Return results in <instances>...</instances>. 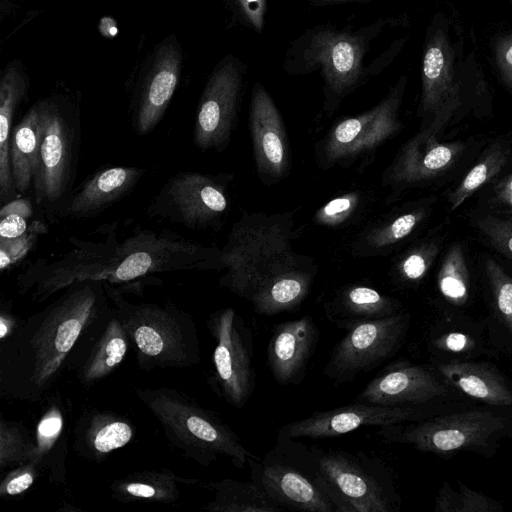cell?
<instances>
[{"label":"cell","instance_id":"6da1fadb","mask_svg":"<svg viewBox=\"0 0 512 512\" xmlns=\"http://www.w3.org/2000/svg\"><path fill=\"white\" fill-rule=\"evenodd\" d=\"M68 248L38 258L16 279L20 295L42 303L67 287L100 281L121 293H142L157 273L221 271L220 249L166 229L115 221L100 225L90 239L70 237Z\"/></svg>","mask_w":512,"mask_h":512},{"label":"cell","instance_id":"7a4b0ae2","mask_svg":"<svg viewBox=\"0 0 512 512\" xmlns=\"http://www.w3.org/2000/svg\"><path fill=\"white\" fill-rule=\"evenodd\" d=\"M294 215L243 211L220 249V286L249 301L257 314L295 309L316 279L314 258L295 250L302 227Z\"/></svg>","mask_w":512,"mask_h":512},{"label":"cell","instance_id":"3957f363","mask_svg":"<svg viewBox=\"0 0 512 512\" xmlns=\"http://www.w3.org/2000/svg\"><path fill=\"white\" fill-rule=\"evenodd\" d=\"M56 295L1 341V397L29 403L45 398L83 332L110 306L100 281L79 282Z\"/></svg>","mask_w":512,"mask_h":512},{"label":"cell","instance_id":"277c9868","mask_svg":"<svg viewBox=\"0 0 512 512\" xmlns=\"http://www.w3.org/2000/svg\"><path fill=\"white\" fill-rule=\"evenodd\" d=\"M398 18L383 17L353 29L333 24H317L304 30L287 47L282 68L291 76L318 72L323 81L324 111L331 116L341 102L370 79L380 74L394 59L403 41L394 42L370 62L372 43Z\"/></svg>","mask_w":512,"mask_h":512},{"label":"cell","instance_id":"5b68a950","mask_svg":"<svg viewBox=\"0 0 512 512\" xmlns=\"http://www.w3.org/2000/svg\"><path fill=\"white\" fill-rule=\"evenodd\" d=\"M135 394L157 420L168 443L183 457L205 467L224 457L243 469L254 456L217 413L185 392L160 386L137 388Z\"/></svg>","mask_w":512,"mask_h":512},{"label":"cell","instance_id":"8992f818","mask_svg":"<svg viewBox=\"0 0 512 512\" xmlns=\"http://www.w3.org/2000/svg\"><path fill=\"white\" fill-rule=\"evenodd\" d=\"M135 349L139 369L189 368L201 361L194 318L170 301L134 303L103 282Z\"/></svg>","mask_w":512,"mask_h":512},{"label":"cell","instance_id":"52a82bcc","mask_svg":"<svg viewBox=\"0 0 512 512\" xmlns=\"http://www.w3.org/2000/svg\"><path fill=\"white\" fill-rule=\"evenodd\" d=\"M406 85L407 77L402 75L378 104L333 124L316 144L318 165L362 169L371 164L378 149L403 127L399 112Z\"/></svg>","mask_w":512,"mask_h":512},{"label":"cell","instance_id":"ba28073f","mask_svg":"<svg viewBox=\"0 0 512 512\" xmlns=\"http://www.w3.org/2000/svg\"><path fill=\"white\" fill-rule=\"evenodd\" d=\"M508 419L486 410H468L446 416L382 426L386 442L409 444L418 450L447 454L459 450L482 452L509 430Z\"/></svg>","mask_w":512,"mask_h":512},{"label":"cell","instance_id":"9c48e42d","mask_svg":"<svg viewBox=\"0 0 512 512\" xmlns=\"http://www.w3.org/2000/svg\"><path fill=\"white\" fill-rule=\"evenodd\" d=\"M314 476L336 512H390L396 509L392 488L364 457L341 450H307Z\"/></svg>","mask_w":512,"mask_h":512},{"label":"cell","instance_id":"30bf717a","mask_svg":"<svg viewBox=\"0 0 512 512\" xmlns=\"http://www.w3.org/2000/svg\"><path fill=\"white\" fill-rule=\"evenodd\" d=\"M233 178L230 173L174 174L151 201L148 214L193 230L216 228L228 213Z\"/></svg>","mask_w":512,"mask_h":512},{"label":"cell","instance_id":"8fae6325","mask_svg":"<svg viewBox=\"0 0 512 512\" xmlns=\"http://www.w3.org/2000/svg\"><path fill=\"white\" fill-rule=\"evenodd\" d=\"M206 325L215 341L208 383L219 397L240 409L255 389L252 330L232 307L212 312Z\"/></svg>","mask_w":512,"mask_h":512},{"label":"cell","instance_id":"7c38bea8","mask_svg":"<svg viewBox=\"0 0 512 512\" xmlns=\"http://www.w3.org/2000/svg\"><path fill=\"white\" fill-rule=\"evenodd\" d=\"M248 69L234 55L225 56L213 69L199 99L193 140L202 151H223L238 122Z\"/></svg>","mask_w":512,"mask_h":512},{"label":"cell","instance_id":"4fadbf2b","mask_svg":"<svg viewBox=\"0 0 512 512\" xmlns=\"http://www.w3.org/2000/svg\"><path fill=\"white\" fill-rule=\"evenodd\" d=\"M408 325L409 315L404 312L353 325L332 350L324 375L346 383L373 370L396 353Z\"/></svg>","mask_w":512,"mask_h":512},{"label":"cell","instance_id":"5bb4252c","mask_svg":"<svg viewBox=\"0 0 512 512\" xmlns=\"http://www.w3.org/2000/svg\"><path fill=\"white\" fill-rule=\"evenodd\" d=\"M41 125L39 173L33 186L37 205L56 206L73 182L78 129L58 103H37Z\"/></svg>","mask_w":512,"mask_h":512},{"label":"cell","instance_id":"9a60e30c","mask_svg":"<svg viewBox=\"0 0 512 512\" xmlns=\"http://www.w3.org/2000/svg\"><path fill=\"white\" fill-rule=\"evenodd\" d=\"M452 117L439 115L404 143L381 177L393 194L432 179L450 168L464 149L462 143L437 139Z\"/></svg>","mask_w":512,"mask_h":512},{"label":"cell","instance_id":"2e32d148","mask_svg":"<svg viewBox=\"0 0 512 512\" xmlns=\"http://www.w3.org/2000/svg\"><path fill=\"white\" fill-rule=\"evenodd\" d=\"M424 405H381L355 402L311 415L283 425L278 439L336 437L365 426H388L424 419Z\"/></svg>","mask_w":512,"mask_h":512},{"label":"cell","instance_id":"e0dca14e","mask_svg":"<svg viewBox=\"0 0 512 512\" xmlns=\"http://www.w3.org/2000/svg\"><path fill=\"white\" fill-rule=\"evenodd\" d=\"M307 466L289 464L277 449L263 459H248L252 481L285 510L336 512V508L318 484L306 455Z\"/></svg>","mask_w":512,"mask_h":512},{"label":"cell","instance_id":"ac0fdd59","mask_svg":"<svg viewBox=\"0 0 512 512\" xmlns=\"http://www.w3.org/2000/svg\"><path fill=\"white\" fill-rule=\"evenodd\" d=\"M130 337L114 306L81 335L69 357L67 369L89 388L114 372L131 345Z\"/></svg>","mask_w":512,"mask_h":512},{"label":"cell","instance_id":"d6986e66","mask_svg":"<svg viewBox=\"0 0 512 512\" xmlns=\"http://www.w3.org/2000/svg\"><path fill=\"white\" fill-rule=\"evenodd\" d=\"M249 128L258 177L264 184L286 178L290 146L282 115L261 82H255L249 103Z\"/></svg>","mask_w":512,"mask_h":512},{"label":"cell","instance_id":"ffe728a7","mask_svg":"<svg viewBox=\"0 0 512 512\" xmlns=\"http://www.w3.org/2000/svg\"><path fill=\"white\" fill-rule=\"evenodd\" d=\"M460 104L454 50L444 27L434 20L425 38L418 115L433 118L442 113L454 114Z\"/></svg>","mask_w":512,"mask_h":512},{"label":"cell","instance_id":"44dd1931","mask_svg":"<svg viewBox=\"0 0 512 512\" xmlns=\"http://www.w3.org/2000/svg\"><path fill=\"white\" fill-rule=\"evenodd\" d=\"M181 62L175 40L165 41L156 51L152 66L133 99L131 121L136 134L151 133L161 121L176 90Z\"/></svg>","mask_w":512,"mask_h":512},{"label":"cell","instance_id":"7402d4cb","mask_svg":"<svg viewBox=\"0 0 512 512\" xmlns=\"http://www.w3.org/2000/svg\"><path fill=\"white\" fill-rule=\"evenodd\" d=\"M446 393L447 388L428 368L395 363L376 375L355 400L381 405H424Z\"/></svg>","mask_w":512,"mask_h":512},{"label":"cell","instance_id":"603a6c76","mask_svg":"<svg viewBox=\"0 0 512 512\" xmlns=\"http://www.w3.org/2000/svg\"><path fill=\"white\" fill-rule=\"evenodd\" d=\"M319 330L309 315L273 326L267 365L281 385H298L316 349Z\"/></svg>","mask_w":512,"mask_h":512},{"label":"cell","instance_id":"cb8c5ba5","mask_svg":"<svg viewBox=\"0 0 512 512\" xmlns=\"http://www.w3.org/2000/svg\"><path fill=\"white\" fill-rule=\"evenodd\" d=\"M145 169L136 166L107 167L95 172L56 206L59 217L95 216L130 194Z\"/></svg>","mask_w":512,"mask_h":512},{"label":"cell","instance_id":"d4e9b609","mask_svg":"<svg viewBox=\"0 0 512 512\" xmlns=\"http://www.w3.org/2000/svg\"><path fill=\"white\" fill-rule=\"evenodd\" d=\"M135 427L125 415L111 410H83L73 430V447L79 457L100 463L112 452L129 444Z\"/></svg>","mask_w":512,"mask_h":512},{"label":"cell","instance_id":"484cf974","mask_svg":"<svg viewBox=\"0 0 512 512\" xmlns=\"http://www.w3.org/2000/svg\"><path fill=\"white\" fill-rule=\"evenodd\" d=\"M199 479L182 477L170 469H146L114 480L109 495L117 502L172 504L180 498V485H195Z\"/></svg>","mask_w":512,"mask_h":512},{"label":"cell","instance_id":"4316f807","mask_svg":"<svg viewBox=\"0 0 512 512\" xmlns=\"http://www.w3.org/2000/svg\"><path fill=\"white\" fill-rule=\"evenodd\" d=\"M36 446L31 457L53 484L66 479V458L68 438L66 431L65 407L59 397H53L37 424L35 432Z\"/></svg>","mask_w":512,"mask_h":512},{"label":"cell","instance_id":"83f0119b","mask_svg":"<svg viewBox=\"0 0 512 512\" xmlns=\"http://www.w3.org/2000/svg\"><path fill=\"white\" fill-rule=\"evenodd\" d=\"M402 305L396 299L364 285L342 288L326 306L330 321L348 330L353 325L392 316L401 312Z\"/></svg>","mask_w":512,"mask_h":512},{"label":"cell","instance_id":"f1b7e54d","mask_svg":"<svg viewBox=\"0 0 512 512\" xmlns=\"http://www.w3.org/2000/svg\"><path fill=\"white\" fill-rule=\"evenodd\" d=\"M27 90L22 68L12 64L7 67L0 81V201L7 203L18 196L9 157L13 119L19 103Z\"/></svg>","mask_w":512,"mask_h":512},{"label":"cell","instance_id":"f546056e","mask_svg":"<svg viewBox=\"0 0 512 512\" xmlns=\"http://www.w3.org/2000/svg\"><path fill=\"white\" fill-rule=\"evenodd\" d=\"M41 125L37 103L13 127L9 157L14 184L24 195L35 184L39 173Z\"/></svg>","mask_w":512,"mask_h":512},{"label":"cell","instance_id":"4dcf8cb0","mask_svg":"<svg viewBox=\"0 0 512 512\" xmlns=\"http://www.w3.org/2000/svg\"><path fill=\"white\" fill-rule=\"evenodd\" d=\"M441 375L462 392L490 405H512V388L503 377L485 365L452 362L438 368Z\"/></svg>","mask_w":512,"mask_h":512},{"label":"cell","instance_id":"1f68e13d","mask_svg":"<svg viewBox=\"0 0 512 512\" xmlns=\"http://www.w3.org/2000/svg\"><path fill=\"white\" fill-rule=\"evenodd\" d=\"M202 486L214 497L203 508L211 512H280L285 510L257 484L234 479L209 481Z\"/></svg>","mask_w":512,"mask_h":512},{"label":"cell","instance_id":"d6a6232c","mask_svg":"<svg viewBox=\"0 0 512 512\" xmlns=\"http://www.w3.org/2000/svg\"><path fill=\"white\" fill-rule=\"evenodd\" d=\"M425 213L424 209H415L374 223L354 243V254L363 257L389 253L418 227Z\"/></svg>","mask_w":512,"mask_h":512},{"label":"cell","instance_id":"836d02e7","mask_svg":"<svg viewBox=\"0 0 512 512\" xmlns=\"http://www.w3.org/2000/svg\"><path fill=\"white\" fill-rule=\"evenodd\" d=\"M509 151L499 143L489 147L449 195V210L461 206L472 194L490 181L505 166Z\"/></svg>","mask_w":512,"mask_h":512},{"label":"cell","instance_id":"e575fe53","mask_svg":"<svg viewBox=\"0 0 512 512\" xmlns=\"http://www.w3.org/2000/svg\"><path fill=\"white\" fill-rule=\"evenodd\" d=\"M36 446L35 435L22 422L0 418V470L29 461Z\"/></svg>","mask_w":512,"mask_h":512},{"label":"cell","instance_id":"d590c367","mask_svg":"<svg viewBox=\"0 0 512 512\" xmlns=\"http://www.w3.org/2000/svg\"><path fill=\"white\" fill-rule=\"evenodd\" d=\"M469 274L463 250L453 245L445 255L438 273V287L442 295L454 304H462L468 297Z\"/></svg>","mask_w":512,"mask_h":512},{"label":"cell","instance_id":"8d00e7d4","mask_svg":"<svg viewBox=\"0 0 512 512\" xmlns=\"http://www.w3.org/2000/svg\"><path fill=\"white\" fill-rule=\"evenodd\" d=\"M436 511L487 512L501 510V506L480 492L461 485L458 491L442 487L436 501Z\"/></svg>","mask_w":512,"mask_h":512},{"label":"cell","instance_id":"74e56055","mask_svg":"<svg viewBox=\"0 0 512 512\" xmlns=\"http://www.w3.org/2000/svg\"><path fill=\"white\" fill-rule=\"evenodd\" d=\"M485 271L497 310L512 337V277L491 258L485 261Z\"/></svg>","mask_w":512,"mask_h":512},{"label":"cell","instance_id":"f35d334b","mask_svg":"<svg viewBox=\"0 0 512 512\" xmlns=\"http://www.w3.org/2000/svg\"><path fill=\"white\" fill-rule=\"evenodd\" d=\"M47 232L39 220L31 221L28 230L15 238L0 239V270L4 271L22 261L30 252L39 235Z\"/></svg>","mask_w":512,"mask_h":512},{"label":"cell","instance_id":"ab89813d","mask_svg":"<svg viewBox=\"0 0 512 512\" xmlns=\"http://www.w3.org/2000/svg\"><path fill=\"white\" fill-rule=\"evenodd\" d=\"M33 215L31 202L27 198H15L2 205L0 210V239H10L24 234Z\"/></svg>","mask_w":512,"mask_h":512},{"label":"cell","instance_id":"60d3db41","mask_svg":"<svg viewBox=\"0 0 512 512\" xmlns=\"http://www.w3.org/2000/svg\"><path fill=\"white\" fill-rule=\"evenodd\" d=\"M361 203L358 192H349L333 198L321 206L314 215V222L321 226L337 227L350 219Z\"/></svg>","mask_w":512,"mask_h":512},{"label":"cell","instance_id":"b9f144b4","mask_svg":"<svg viewBox=\"0 0 512 512\" xmlns=\"http://www.w3.org/2000/svg\"><path fill=\"white\" fill-rule=\"evenodd\" d=\"M40 473V468L31 460L8 469L0 483V497L7 499L24 494Z\"/></svg>","mask_w":512,"mask_h":512},{"label":"cell","instance_id":"7bdbcfd3","mask_svg":"<svg viewBox=\"0 0 512 512\" xmlns=\"http://www.w3.org/2000/svg\"><path fill=\"white\" fill-rule=\"evenodd\" d=\"M436 253L437 247L434 244H422L413 248L398 263V274L404 280H420L427 273Z\"/></svg>","mask_w":512,"mask_h":512},{"label":"cell","instance_id":"ee69618b","mask_svg":"<svg viewBox=\"0 0 512 512\" xmlns=\"http://www.w3.org/2000/svg\"><path fill=\"white\" fill-rule=\"evenodd\" d=\"M479 230L502 254L512 259V219L483 216L477 221Z\"/></svg>","mask_w":512,"mask_h":512},{"label":"cell","instance_id":"f6af8a7d","mask_svg":"<svg viewBox=\"0 0 512 512\" xmlns=\"http://www.w3.org/2000/svg\"><path fill=\"white\" fill-rule=\"evenodd\" d=\"M234 18L244 27L261 33L265 26L267 0H226Z\"/></svg>","mask_w":512,"mask_h":512},{"label":"cell","instance_id":"bcb514c9","mask_svg":"<svg viewBox=\"0 0 512 512\" xmlns=\"http://www.w3.org/2000/svg\"><path fill=\"white\" fill-rule=\"evenodd\" d=\"M495 59L502 81L507 87L512 88V34L497 41Z\"/></svg>","mask_w":512,"mask_h":512},{"label":"cell","instance_id":"7dc6e473","mask_svg":"<svg viewBox=\"0 0 512 512\" xmlns=\"http://www.w3.org/2000/svg\"><path fill=\"white\" fill-rule=\"evenodd\" d=\"M21 321L12 313L8 306L2 305L0 310V339L8 338L19 326Z\"/></svg>","mask_w":512,"mask_h":512},{"label":"cell","instance_id":"c3c4849f","mask_svg":"<svg viewBox=\"0 0 512 512\" xmlns=\"http://www.w3.org/2000/svg\"><path fill=\"white\" fill-rule=\"evenodd\" d=\"M496 199L512 210V173L495 187Z\"/></svg>","mask_w":512,"mask_h":512},{"label":"cell","instance_id":"681fc988","mask_svg":"<svg viewBox=\"0 0 512 512\" xmlns=\"http://www.w3.org/2000/svg\"><path fill=\"white\" fill-rule=\"evenodd\" d=\"M468 340L466 335L462 333H450L445 337V346L453 352H460L467 346Z\"/></svg>","mask_w":512,"mask_h":512},{"label":"cell","instance_id":"f907efd6","mask_svg":"<svg viewBox=\"0 0 512 512\" xmlns=\"http://www.w3.org/2000/svg\"><path fill=\"white\" fill-rule=\"evenodd\" d=\"M308 3L314 6H331V5H339L346 3H358V2H368L373 0H306Z\"/></svg>","mask_w":512,"mask_h":512}]
</instances>
